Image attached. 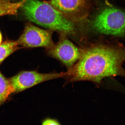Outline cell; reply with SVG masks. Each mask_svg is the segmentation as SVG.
<instances>
[{"label":"cell","instance_id":"7c38bea8","mask_svg":"<svg viewBox=\"0 0 125 125\" xmlns=\"http://www.w3.org/2000/svg\"><path fill=\"white\" fill-rule=\"evenodd\" d=\"M2 35H1V33L0 32V45L2 43Z\"/></svg>","mask_w":125,"mask_h":125},{"label":"cell","instance_id":"30bf717a","mask_svg":"<svg viewBox=\"0 0 125 125\" xmlns=\"http://www.w3.org/2000/svg\"><path fill=\"white\" fill-rule=\"evenodd\" d=\"M17 41L7 40L0 45V65L14 52L20 49Z\"/></svg>","mask_w":125,"mask_h":125},{"label":"cell","instance_id":"7a4b0ae2","mask_svg":"<svg viewBox=\"0 0 125 125\" xmlns=\"http://www.w3.org/2000/svg\"><path fill=\"white\" fill-rule=\"evenodd\" d=\"M21 7L25 17L31 22L60 33L66 35L75 33V24L49 3L38 0H25Z\"/></svg>","mask_w":125,"mask_h":125},{"label":"cell","instance_id":"5b68a950","mask_svg":"<svg viewBox=\"0 0 125 125\" xmlns=\"http://www.w3.org/2000/svg\"><path fill=\"white\" fill-rule=\"evenodd\" d=\"M47 54L60 62L70 69L79 60L82 53V48H79L67 38L66 35L60 33L58 42L46 48Z\"/></svg>","mask_w":125,"mask_h":125},{"label":"cell","instance_id":"3957f363","mask_svg":"<svg viewBox=\"0 0 125 125\" xmlns=\"http://www.w3.org/2000/svg\"><path fill=\"white\" fill-rule=\"evenodd\" d=\"M93 26L99 33L125 37V10L111 5L103 7L94 19Z\"/></svg>","mask_w":125,"mask_h":125},{"label":"cell","instance_id":"8fae6325","mask_svg":"<svg viewBox=\"0 0 125 125\" xmlns=\"http://www.w3.org/2000/svg\"><path fill=\"white\" fill-rule=\"evenodd\" d=\"M41 125H62L58 120L51 117H46L42 120Z\"/></svg>","mask_w":125,"mask_h":125},{"label":"cell","instance_id":"ba28073f","mask_svg":"<svg viewBox=\"0 0 125 125\" xmlns=\"http://www.w3.org/2000/svg\"><path fill=\"white\" fill-rule=\"evenodd\" d=\"M25 0L19 2H11L9 0H0V16L5 15H15L18 10L22 7Z\"/></svg>","mask_w":125,"mask_h":125},{"label":"cell","instance_id":"277c9868","mask_svg":"<svg viewBox=\"0 0 125 125\" xmlns=\"http://www.w3.org/2000/svg\"><path fill=\"white\" fill-rule=\"evenodd\" d=\"M91 0H51L48 2L72 22L80 23L88 17Z\"/></svg>","mask_w":125,"mask_h":125},{"label":"cell","instance_id":"52a82bcc","mask_svg":"<svg viewBox=\"0 0 125 125\" xmlns=\"http://www.w3.org/2000/svg\"><path fill=\"white\" fill-rule=\"evenodd\" d=\"M52 30H45L30 23H28L17 42L19 46L27 48L44 47L46 48L53 46Z\"/></svg>","mask_w":125,"mask_h":125},{"label":"cell","instance_id":"6da1fadb","mask_svg":"<svg viewBox=\"0 0 125 125\" xmlns=\"http://www.w3.org/2000/svg\"><path fill=\"white\" fill-rule=\"evenodd\" d=\"M79 60L68 70L67 83L91 81L100 84L104 79L117 76L125 78V47L118 42H99L82 48Z\"/></svg>","mask_w":125,"mask_h":125},{"label":"cell","instance_id":"8992f818","mask_svg":"<svg viewBox=\"0 0 125 125\" xmlns=\"http://www.w3.org/2000/svg\"><path fill=\"white\" fill-rule=\"evenodd\" d=\"M66 72L42 73L36 71H22L9 79L13 93L21 92L41 83L64 77Z\"/></svg>","mask_w":125,"mask_h":125},{"label":"cell","instance_id":"4fadbf2b","mask_svg":"<svg viewBox=\"0 0 125 125\" xmlns=\"http://www.w3.org/2000/svg\"></svg>","mask_w":125,"mask_h":125},{"label":"cell","instance_id":"9c48e42d","mask_svg":"<svg viewBox=\"0 0 125 125\" xmlns=\"http://www.w3.org/2000/svg\"><path fill=\"white\" fill-rule=\"evenodd\" d=\"M13 93V90L9 79H7L0 71V107L9 99Z\"/></svg>","mask_w":125,"mask_h":125}]
</instances>
